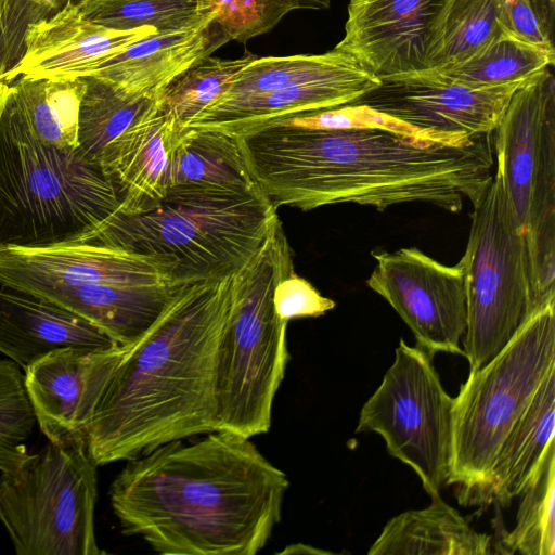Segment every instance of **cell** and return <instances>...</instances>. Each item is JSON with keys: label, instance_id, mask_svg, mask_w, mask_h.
<instances>
[{"label": "cell", "instance_id": "obj_41", "mask_svg": "<svg viewBox=\"0 0 555 555\" xmlns=\"http://www.w3.org/2000/svg\"><path fill=\"white\" fill-rule=\"evenodd\" d=\"M10 85L0 79V118L9 94Z\"/></svg>", "mask_w": 555, "mask_h": 555}, {"label": "cell", "instance_id": "obj_14", "mask_svg": "<svg viewBox=\"0 0 555 555\" xmlns=\"http://www.w3.org/2000/svg\"><path fill=\"white\" fill-rule=\"evenodd\" d=\"M94 284L157 286L176 283L157 261L121 248L61 243L0 250V285L47 298Z\"/></svg>", "mask_w": 555, "mask_h": 555}, {"label": "cell", "instance_id": "obj_23", "mask_svg": "<svg viewBox=\"0 0 555 555\" xmlns=\"http://www.w3.org/2000/svg\"><path fill=\"white\" fill-rule=\"evenodd\" d=\"M492 539L476 531L440 495L429 506L391 519L370 546L369 555H489Z\"/></svg>", "mask_w": 555, "mask_h": 555}, {"label": "cell", "instance_id": "obj_5", "mask_svg": "<svg viewBox=\"0 0 555 555\" xmlns=\"http://www.w3.org/2000/svg\"><path fill=\"white\" fill-rule=\"evenodd\" d=\"M119 205L101 167L41 142L9 90L0 118V250L77 242Z\"/></svg>", "mask_w": 555, "mask_h": 555}, {"label": "cell", "instance_id": "obj_37", "mask_svg": "<svg viewBox=\"0 0 555 555\" xmlns=\"http://www.w3.org/2000/svg\"><path fill=\"white\" fill-rule=\"evenodd\" d=\"M273 302L278 317L285 323L297 318L323 315L336 305L295 271L276 285Z\"/></svg>", "mask_w": 555, "mask_h": 555}, {"label": "cell", "instance_id": "obj_16", "mask_svg": "<svg viewBox=\"0 0 555 555\" xmlns=\"http://www.w3.org/2000/svg\"><path fill=\"white\" fill-rule=\"evenodd\" d=\"M444 0H350L343 39L379 79L427 69L430 31Z\"/></svg>", "mask_w": 555, "mask_h": 555}, {"label": "cell", "instance_id": "obj_2", "mask_svg": "<svg viewBox=\"0 0 555 555\" xmlns=\"http://www.w3.org/2000/svg\"><path fill=\"white\" fill-rule=\"evenodd\" d=\"M289 481L250 438L173 440L127 461L111 483L125 535L162 555H256L280 522Z\"/></svg>", "mask_w": 555, "mask_h": 555}, {"label": "cell", "instance_id": "obj_29", "mask_svg": "<svg viewBox=\"0 0 555 555\" xmlns=\"http://www.w3.org/2000/svg\"><path fill=\"white\" fill-rule=\"evenodd\" d=\"M85 79L18 78L10 94L36 137L61 149H78L79 107Z\"/></svg>", "mask_w": 555, "mask_h": 555}, {"label": "cell", "instance_id": "obj_26", "mask_svg": "<svg viewBox=\"0 0 555 555\" xmlns=\"http://www.w3.org/2000/svg\"><path fill=\"white\" fill-rule=\"evenodd\" d=\"M79 107L78 153L100 166L106 146L159 105V96L129 91L107 79L86 76Z\"/></svg>", "mask_w": 555, "mask_h": 555}, {"label": "cell", "instance_id": "obj_27", "mask_svg": "<svg viewBox=\"0 0 555 555\" xmlns=\"http://www.w3.org/2000/svg\"><path fill=\"white\" fill-rule=\"evenodd\" d=\"M204 184L236 192L259 190L234 135L214 129L182 127L175 150L172 185Z\"/></svg>", "mask_w": 555, "mask_h": 555}, {"label": "cell", "instance_id": "obj_4", "mask_svg": "<svg viewBox=\"0 0 555 555\" xmlns=\"http://www.w3.org/2000/svg\"><path fill=\"white\" fill-rule=\"evenodd\" d=\"M278 217L260 190L173 184L149 209L133 215L115 211L74 243L149 257L183 284L236 273L261 246Z\"/></svg>", "mask_w": 555, "mask_h": 555}, {"label": "cell", "instance_id": "obj_1", "mask_svg": "<svg viewBox=\"0 0 555 555\" xmlns=\"http://www.w3.org/2000/svg\"><path fill=\"white\" fill-rule=\"evenodd\" d=\"M493 133L463 146L377 128L266 127L235 138L250 177L275 209L354 203L383 211L422 202L460 212L491 183Z\"/></svg>", "mask_w": 555, "mask_h": 555}, {"label": "cell", "instance_id": "obj_36", "mask_svg": "<svg viewBox=\"0 0 555 555\" xmlns=\"http://www.w3.org/2000/svg\"><path fill=\"white\" fill-rule=\"evenodd\" d=\"M554 8L555 0H503V28L555 53Z\"/></svg>", "mask_w": 555, "mask_h": 555}, {"label": "cell", "instance_id": "obj_11", "mask_svg": "<svg viewBox=\"0 0 555 555\" xmlns=\"http://www.w3.org/2000/svg\"><path fill=\"white\" fill-rule=\"evenodd\" d=\"M433 359L400 339L393 363L360 411L356 433L378 434L388 453L409 465L436 496L449 476L453 398Z\"/></svg>", "mask_w": 555, "mask_h": 555}, {"label": "cell", "instance_id": "obj_13", "mask_svg": "<svg viewBox=\"0 0 555 555\" xmlns=\"http://www.w3.org/2000/svg\"><path fill=\"white\" fill-rule=\"evenodd\" d=\"M376 266L366 281L399 314L417 346L431 356H464L466 298L460 262L446 266L415 247L374 251Z\"/></svg>", "mask_w": 555, "mask_h": 555}, {"label": "cell", "instance_id": "obj_40", "mask_svg": "<svg viewBox=\"0 0 555 555\" xmlns=\"http://www.w3.org/2000/svg\"><path fill=\"white\" fill-rule=\"evenodd\" d=\"M332 0H298L300 9L326 10Z\"/></svg>", "mask_w": 555, "mask_h": 555}, {"label": "cell", "instance_id": "obj_24", "mask_svg": "<svg viewBox=\"0 0 555 555\" xmlns=\"http://www.w3.org/2000/svg\"><path fill=\"white\" fill-rule=\"evenodd\" d=\"M180 284H94L47 297L101 328L119 346L133 344L154 323Z\"/></svg>", "mask_w": 555, "mask_h": 555}, {"label": "cell", "instance_id": "obj_34", "mask_svg": "<svg viewBox=\"0 0 555 555\" xmlns=\"http://www.w3.org/2000/svg\"><path fill=\"white\" fill-rule=\"evenodd\" d=\"M36 417L29 402L24 373L9 359L0 360V472L20 467L29 456L25 441Z\"/></svg>", "mask_w": 555, "mask_h": 555}, {"label": "cell", "instance_id": "obj_19", "mask_svg": "<svg viewBox=\"0 0 555 555\" xmlns=\"http://www.w3.org/2000/svg\"><path fill=\"white\" fill-rule=\"evenodd\" d=\"M116 346L96 325L49 299L0 288V352L23 371L57 349Z\"/></svg>", "mask_w": 555, "mask_h": 555}, {"label": "cell", "instance_id": "obj_30", "mask_svg": "<svg viewBox=\"0 0 555 555\" xmlns=\"http://www.w3.org/2000/svg\"><path fill=\"white\" fill-rule=\"evenodd\" d=\"M512 531L496 543L494 553L555 554V439L543 452L522 493Z\"/></svg>", "mask_w": 555, "mask_h": 555}, {"label": "cell", "instance_id": "obj_8", "mask_svg": "<svg viewBox=\"0 0 555 555\" xmlns=\"http://www.w3.org/2000/svg\"><path fill=\"white\" fill-rule=\"evenodd\" d=\"M493 139L495 170L527 245L534 310L555 298V81L550 67L516 90Z\"/></svg>", "mask_w": 555, "mask_h": 555}, {"label": "cell", "instance_id": "obj_15", "mask_svg": "<svg viewBox=\"0 0 555 555\" xmlns=\"http://www.w3.org/2000/svg\"><path fill=\"white\" fill-rule=\"evenodd\" d=\"M124 350L57 349L24 370L36 424L49 441L87 442L98 403Z\"/></svg>", "mask_w": 555, "mask_h": 555}, {"label": "cell", "instance_id": "obj_9", "mask_svg": "<svg viewBox=\"0 0 555 555\" xmlns=\"http://www.w3.org/2000/svg\"><path fill=\"white\" fill-rule=\"evenodd\" d=\"M98 465L86 442L49 441L0 475V521L17 555H103L95 537Z\"/></svg>", "mask_w": 555, "mask_h": 555}, {"label": "cell", "instance_id": "obj_28", "mask_svg": "<svg viewBox=\"0 0 555 555\" xmlns=\"http://www.w3.org/2000/svg\"><path fill=\"white\" fill-rule=\"evenodd\" d=\"M503 0H444L433 25L427 69H442L472 56L503 28Z\"/></svg>", "mask_w": 555, "mask_h": 555}, {"label": "cell", "instance_id": "obj_17", "mask_svg": "<svg viewBox=\"0 0 555 555\" xmlns=\"http://www.w3.org/2000/svg\"><path fill=\"white\" fill-rule=\"evenodd\" d=\"M156 33L153 27L106 28L88 21L77 5L68 3L28 25L23 54L1 80L11 85L18 78H82L102 60Z\"/></svg>", "mask_w": 555, "mask_h": 555}, {"label": "cell", "instance_id": "obj_32", "mask_svg": "<svg viewBox=\"0 0 555 555\" xmlns=\"http://www.w3.org/2000/svg\"><path fill=\"white\" fill-rule=\"evenodd\" d=\"M555 53L502 31L461 63L431 69L473 86H498L524 80L554 66Z\"/></svg>", "mask_w": 555, "mask_h": 555}, {"label": "cell", "instance_id": "obj_22", "mask_svg": "<svg viewBox=\"0 0 555 555\" xmlns=\"http://www.w3.org/2000/svg\"><path fill=\"white\" fill-rule=\"evenodd\" d=\"M555 367L505 437L474 505L507 507L519 498L551 440L555 439Z\"/></svg>", "mask_w": 555, "mask_h": 555}, {"label": "cell", "instance_id": "obj_25", "mask_svg": "<svg viewBox=\"0 0 555 555\" xmlns=\"http://www.w3.org/2000/svg\"><path fill=\"white\" fill-rule=\"evenodd\" d=\"M369 73L352 55L335 48L322 54L257 57L231 80L225 91L212 103L295 86L354 78Z\"/></svg>", "mask_w": 555, "mask_h": 555}, {"label": "cell", "instance_id": "obj_12", "mask_svg": "<svg viewBox=\"0 0 555 555\" xmlns=\"http://www.w3.org/2000/svg\"><path fill=\"white\" fill-rule=\"evenodd\" d=\"M529 78L473 86L424 69L382 78L378 87L349 104L365 105L413 128L470 143L495 131L514 93Z\"/></svg>", "mask_w": 555, "mask_h": 555}, {"label": "cell", "instance_id": "obj_42", "mask_svg": "<svg viewBox=\"0 0 555 555\" xmlns=\"http://www.w3.org/2000/svg\"><path fill=\"white\" fill-rule=\"evenodd\" d=\"M10 0H0V8L9 3Z\"/></svg>", "mask_w": 555, "mask_h": 555}, {"label": "cell", "instance_id": "obj_38", "mask_svg": "<svg viewBox=\"0 0 555 555\" xmlns=\"http://www.w3.org/2000/svg\"><path fill=\"white\" fill-rule=\"evenodd\" d=\"M85 0H16L31 23L48 17L68 3L78 5Z\"/></svg>", "mask_w": 555, "mask_h": 555}, {"label": "cell", "instance_id": "obj_20", "mask_svg": "<svg viewBox=\"0 0 555 555\" xmlns=\"http://www.w3.org/2000/svg\"><path fill=\"white\" fill-rule=\"evenodd\" d=\"M231 41L214 18L199 27L156 33L99 62L88 76L159 96L177 77Z\"/></svg>", "mask_w": 555, "mask_h": 555}, {"label": "cell", "instance_id": "obj_10", "mask_svg": "<svg viewBox=\"0 0 555 555\" xmlns=\"http://www.w3.org/2000/svg\"><path fill=\"white\" fill-rule=\"evenodd\" d=\"M466 327L462 338L469 372L491 361L533 311L525 236L495 170L474 206L462 259Z\"/></svg>", "mask_w": 555, "mask_h": 555}, {"label": "cell", "instance_id": "obj_18", "mask_svg": "<svg viewBox=\"0 0 555 555\" xmlns=\"http://www.w3.org/2000/svg\"><path fill=\"white\" fill-rule=\"evenodd\" d=\"M182 126L160 104L113 140L100 167L120 205L117 212L133 215L165 197L172 185L175 150Z\"/></svg>", "mask_w": 555, "mask_h": 555}, {"label": "cell", "instance_id": "obj_31", "mask_svg": "<svg viewBox=\"0 0 555 555\" xmlns=\"http://www.w3.org/2000/svg\"><path fill=\"white\" fill-rule=\"evenodd\" d=\"M88 21L116 30L153 27L159 34L199 27L216 16L212 0H85Z\"/></svg>", "mask_w": 555, "mask_h": 555}, {"label": "cell", "instance_id": "obj_21", "mask_svg": "<svg viewBox=\"0 0 555 555\" xmlns=\"http://www.w3.org/2000/svg\"><path fill=\"white\" fill-rule=\"evenodd\" d=\"M379 85L380 79L369 73L354 78L278 89L212 103L184 127L214 129L238 137L281 118L349 104Z\"/></svg>", "mask_w": 555, "mask_h": 555}, {"label": "cell", "instance_id": "obj_7", "mask_svg": "<svg viewBox=\"0 0 555 555\" xmlns=\"http://www.w3.org/2000/svg\"><path fill=\"white\" fill-rule=\"evenodd\" d=\"M555 367V299L534 309L506 346L469 372L453 398L446 485L460 504L474 505L505 437L538 386Z\"/></svg>", "mask_w": 555, "mask_h": 555}, {"label": "cell", "instance_id": "obj_33", "mask_svg": "<svg viewBox=\"0 0 555 555\" xmlns=\"http://www.w3.org/2000/svg\"><path fill=\"white\" fill-rule=\"evenodd\" d=\"M257 57L249 52L232 60L207 56L166 87L159 94L160 104L184 127L194 116L215 102L231 80Z\"/></svg>", "mask_w": 555, "mask_h": 555}, {"label": "cell", "instance_id": "obj_6", "mask_svg": "<svg viewBox=\"0 0 555 555\" xmlns=\"http://www.w3.org/2000/svg\"><path fill=\"white\" fill-rule=\"evenodd\" d=\"M294 271L280 218L261 246L235 274L216 376V427L251 438L268 433L275 395L289 353L286 327L276 314V285Z\"/></svg>", "mask_w": 555, "mask_h": 555}, {"label": "cell", "instance_id": "obj_39", "mask_svg": "<svg viewBox=\"0 0 555 555\" xmlns=\"http://www.w3.org/2000/svg\"><path fill=\"white\" fill-rule=\"evenodd\" d=\"M279 554H317V555H328L335 554L331 551H325L321 548H317L311 545H307L304 543H296L287 545L283 551L279 552Z\"/></svg>", "mask_w": 555, "mask_h": 555}, {"label": "cell", "instance_id": "obj_35", "mask_svg": "<svg viewBox=\"0 0 555 555\" xmlns=\"http://www.w3.org/2000/svg\"><path fill=\"white\" fill-rule=\"evenodd\" d=\"M215 20L231 40L244 43L272 30L298 0H212Z\"/></svg>", "mask_w": 555, "mask_h": 555}, {"label": "cell", "instance_id": "obj_3", "mask_svg": "<svg viewBox=\"0 0 555 555\" xmlns=\"http://www.w3.org/2000/svg\"><path fill=\"white\" fill-rule=\"evenodd\" d=\"M234 274L180 284L154 323L125 347L87 435L98 466L217 431V359Z\"/></svg>", "mask_w": 555, "mask_h": 555}]
</instances>
